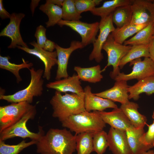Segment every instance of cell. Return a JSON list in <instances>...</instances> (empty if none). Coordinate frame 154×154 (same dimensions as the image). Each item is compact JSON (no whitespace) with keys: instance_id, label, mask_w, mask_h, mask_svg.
<instances>
[{"instance_id":"obj_1","label":"cell","mask_w":154,"mask_h":154,"mask_svg":"<svg viewBox=\"0 0 154 154\" xmlns=\"http://www.w3.org/2000/svg\"><path fill=\"white\" fill-rule=\"evenodd\" d=\"M39 154H72L76 150V135L66 128H51L37 141Z\"/></svg>"},{"instance_id":"obj_2","label":"cell","mask_w":154,"mask_h":154,"mask_svg":"<svg viewBox=\"0 0 154 154\" xmlns=\"http://www.w3.org/2000/svg\"><path fill=\"white\" fill-rule=\"evenodd\" d=\"M84 96L66 93L62 95L56 91L50 101L53 111L52 116L61 122L69 116L86 111Z\"/></svg>"},{"instance_id":"obj_3","label":"cell","mask_w":154,"mask_h":154,"mask_svg":"<svg viewBox=\"0 0 154 154\" xmlns=\"http://www.w3.org/2000/svg\"><path fill=\"white\" fill-rule=\"evenodd\" d=\"M63 127L76 135L83 132L95 133L103 130L106 123L97 111H86L71 116L61 122Z\"/></svg>"},{"instance_id":"obj_4","label":"cell","mask_w":154,"mask_h":154,"mask_svg":"<svg viewBox=\"0 0 154 154\" xmlns=\"http://www.w3.org/2000/svg\"><path fill=\"white\" fill-rule=\"evenodd\" d=\"M31 76L30 83L27 87L13 94H0V99L11 103L26 102L31 103L35 97L42 95L43 91L44 80L42 78L44 70L41 69L37 70L34 68L29 69Z\"/></svg>"},{"instance_id":"obj_5","label":"cell","mask_w":154,"mask_h":154,"mask_svg":"<svg viewBox=\"0 0 154 154\" xmlns=\"http://www.w3.org/2000/svg\"><path fill=\"white\" fill-rule=\"evenodd\" d=\"M36 113V106L35 105L18 121L0 132V140L4 141L19 137L24 139L28 138L31 140L38 141L45 134L42 127L39 126L38 132L35 133L30 131L26 125L29 120L34 118Z\"/></svg>"},{"instance_id":"obj_6","label":"cell","mask_w":154,"mask_h":154,"mask_svg":"<svg viewBox=\"0 0 154 154\" xmlns=\"http://www.w3.org/2000/svg\"><path fill=\"white\" fill-rule=\"evenodd\" d=\"M131 47V45H125L117 42L110 34L102 47V49L107 53L108 62L106 66L102 70V71H105L108 67L112 66L113 70L110 72V76L112 79H114L120 72L119 64L121 60Z\"/></svg>"},{"instance_id":"obj_7","label":"cell","mask_w":154,"mask_h":154,"mask_svg":"<svg viewBox=\"0 0 154 154\" xmlns=\"http://www.w3.org/2000/svg\"><path fill=\"white\" fill-rule=\"evenodd\" d=\"M34 106L23 102L0 106V132L18 121Z\"/></svg>"},{"instance_id":"obj_8","label":"cell","mask_w":154,"mask_h":154,"mask_svg":"<svg viewBox=\"0 0 154 154\" xmlns=\"http://www.w3.org/2000/svg\"><path fill=\"white\" fill-rule=\"evenodd\" d=\"M132 65V70L130 73L120 72L114 80L127 81L135 79L138 81L154 76V63L150 57H145L143 60L141 58L135 59L130 62L129 66Z\"/></svg>"},{"instance_id":"obj_9","label":"cell","mask_w":154,"mask_h":154,"mask_svg":"<svg viewBox=\"0 0 154 154\" xmlns=\"http://www.w3.org/2000/svg\"><path fill=\"white\" fill-rule=\"evenodd\" d=\"M57 24L60 27H69L78 33L81 37V42L84 47L94 43L99 29V22H98L88 23L80 20L68 21L62 19Z\"/></svg>"},{"instance_id":"obj_10","label":"cell","mask_w":154,"mask_h":154,"mask_svg":"<svg viewBox=\"0 0 154 154\" xmlns=\"http://www.w3.org/2000/svg\"><path fill=\"white\" fill-rule=\"evenodd\" d=\"M112 13L101 19L99 25V33L93 44V49L89 56L90 61L94 60L97 62H100L104 58L102 52L103 46L110 33L116 29L112 21Z\"/></svg>"},{"instance_id":"obj_11","label":"cell","mask_w":154,"mask_h":154,"mask_svg":"<svg viewBox=\"0 0 154 154\" xmlns=\"http://www.w3.org/2000/svg\"><path fill=\"white\" fill-rule=\"evenodd\" d=\"M131 23L140 25L154 22L153 0H132Z\"/></svg>"},{"instance_id":"obj_12","label":"cell","mask_w":154,"mask_h":154,"mask_svg":"<svg viewBox=\"0 0 154 154\" xmlns=\"http://www.w3.org/2000/svg\"><path fill=\"white\" fill-rule=\"evenodd\" d=\"M25 16V14L22 13H12L11 14L9 23L1 31L0 36L7 37L11 40V43L8 46V48H15L18 45L29 48L27 44L23 41L20 31L21 21Z\"/></svg>"},{"instance_id":"obj_13","label":"cell","mask_w":154,"mask_h":154,"mask_svg":"<svg viewBox=\"0 0 154 154\" xmlns=\"http://www.w3.org/2000/svg\"><path fill=\"white\" fill-rule=\"evenodd\" d=\"M29 44L34 46V48L31 49L18 45L17 47L28 53L36 56L42 62L44 66L43 78L49 80L51 77V70L52 67L57 63L56 51L50 52L45 50L35 41L30 42Z\"/></svg>"},{"instance_id":"obj_14","label":"cell","mask_w":154,"mask_h":154,"mask_svg":"<svg viewBox=\"0 0 154 154\" xmlns=\"http://www.w3.org/2000/svg\"><path fill=\"white\" fill-rule=\"evenodd\" d=\"M56 45L58 67L55 79L58 80L69 76L67 68L68 60L72 53L75 50L84 47L81 42L76 40L72 41L68 48H62L57 44Z\"/></svg>"},{"instance_id":"obj_15","label":"cell","mask_w":154,"mask_h":154,"mask_svg":"<svg viewBox=\"0 0 154 154\" xmlns=\"http://www.w3.org/2000/svg\"><path fill=\"white\" fill-rule=\"evenodd\" d=\"M108 141L109 149L113 154H132L125 131L111 127Z\"/></svg>"},{"instance_id":"obj_16","label":"cell","mask_w":154,"mask_h":154,"mask_svg":"<svg viewBox=\"0 0 154 154\" xmlns=\"http://www.w3.org/2000/svg\"><path fill=\"white\" fill-rule=\"evenodd\" d=\"M84 90V107L86 111H103L108 108H118L114 102L97 96L92 93L90 86H87Z\"/></svg>"},{"instance_id":"obj_17","label":"cell","mask_w":154,"mask_h":154,"mask_svg":"<svg viewBox=\"0 0 154 154\" xmlns=\"http://www.w3.org/2000/svg\"><path fill=\"white\" fill-rule=\"evenodd\" d=\"M77 75L74 74L72 76L50 82L46 85L48 88L55 90L61 93L70 92L80 96H84V89Z\"/></svg>"},{"instance_id":"obj_18","label":"cell","mask_w":154,"mask_h":154,"mask_svg":"<svg viewBox=\"0 0 154 154\" xmlns=\"http://www.w3.org/2000/svg\"><path fill=\"white\" fill-rule=\"evenodd\" d=\"M129 86L127 81H116L114 86L110 89L102 92L94 93L97 96L117 102L121 104L129 102L128 89Z\"/></svg>"},{"instance_id":"obj_19","label":"cell","mask_w":154,"mask_h":154,"mask_svg":"<svg viewBox=\"0 0 154 154\" xmlns=\"http://www.w3.org/2000/svg\"><path fill=\"white\" fill-rule=\"evenodd\" d=\"M97 112L106 124L116 129L125 131L133 125L120 108L114 109L110 112Z\"/></svg>"},{"instance_id":"obj_20","label":"cell","mask_w":154,"mask_h":154,"mask_svg":"<svg viewBox=\"0 0 154 154\" xmlns=\"http://www.w3.org/2000/svg\"><path fill=\"white\" fill-rule=\"evenodd\" d=\"M125 132L132 154H139L150 150L140 141L141 137L145 132L144 127L136 128L132 125Z\"/></svg>"},{"instance_id":"obj_21","label":"cell","mask_w":154,"mask_h":154,"mask_svg":"<svg viewBox=\"0 0 154 154\" xmlns=\"http://www.w3.org/2000/svg\"><path fill=\"white\" fill-rule=\"evenodd\" d=\"M128 91L129 100H138L140 95L145 93L147 95L154 94V76L148 77L138 81L133 85L129 86Z\"/></svg>"},{"instance_id":"obj_22","label":"cell","mask_w":154,"mask_h":154,"mask_svg":"<svg viewBox=\"0 0 154 154\" xmlns=\"http://www.w3.org/2000/svg\"><path fill=\"white\" fill-rule=\"evenodd\" d=\"M138 105L132 102L121 104L120 108L126 115L133 126L136 128L144 127L147 124L146 117L138 111Z\"/></svg>"},{"instance_id":"obj_23","label":"cell","mask_w":154,"mask_h":154,"mask_svg":"<svg viewBox=\"0 0 154 154\" xmlns=\"http://www.w3.org/2000/svg\"><path fill=\"white\" fill-rule=\"evenodd\" d=\"M74 70L79 79L85 82L95 83L100 82L103 78L99 65L86 68L75 66Z\"/></svg>"},{"instance_id":"obj_24","label":"cell","mask_w":154,"mask_h":154,"mask_svg":"<svg viewBox=\"0 0 154 154\" xmlns=\"http://www.w3.org/2000/svg\"><path fill=\"white\" fill-rule=\"evenodd\" d=\"M149 24L136 25L130 23L120 28H116L111 34L116 41L123 44L128 38L136 34Z\"/></svg>"},{"instance_id":"obj_25","label":"cell","mask_w":154,"mask_h":154,"mask_svg":"<svg viewBox=\"0 0 154 154\" xmlns=\"http://www.w3.org/2000/svg\"><path fill=\"white\" fill-rule=\"evenodd\" d=\"M154 22L149 24L124 43L125 45L149 44L153 37Z\"/></svg>"},{"instance_id":"obj_26","label":"cell","mask_w":154,"mask_h":154,"mask_svg":"<svg viewBox=\"0 0 154 154\" xmlns=\"http://www.w3.org/2000/svg\"><path fill=\"white\" fill-rule=\"evenodd\" d=\"M132 0H112L106 1L99 7L94 8L90 12L94 15L106 17L112 13L117 7L125 5H131Z\"/></svg>"},{"instance_id":"obj_27","label":"cell","mask_w":154,"mask_h":154,"mask_svg":"<svg viewBox=\"0 0 154 154\" xmlns=\"http://www.w3.org/2000/svg\"><path fill=\"white\" fill-rule=\"evenodd\" d=\"M131 5L118 7L112 13V21L116 28H120L130 23L132 16Z\"/></svg>"},{"instance_id":"obj_28","label":"cell","mask_w":154,"mask_h":154,"mask_svg":"<svg viewBox=\"0 0 154 154\" xmlns=\"http://www.w3.org/2000/svg\"><path fill=\"white\" fill-rule=\"evenodd\" d=\"M39 9L46 14L48 18V21L45 23L47 27L54 26L62 19V8L52 3L46 2L41 5Z\"/></svg>"},{"instance_id":"obj_29","label":"cell","mask_w":154,"mask_h":154,"mask_svg":"<svg viewBox=\"0 0 154 154\" xmlns=\"http://www.w3.org/2000/svg\"><path fill=\"white\" fill-rule=\"evenodd\" d=\"M149 44L132 46L127 53L123 58L119 64L120 69L122 68L127 63L141 57H150Z\"/></svg>"},{"instance_id":"obj_30","label":"cell","mask_w":154,"mask_h":154,"mask_svg":"<svg viewBox=\"0 0 154 154\" xmlns=\"http://www.w3.org/2000/svg\"><path fill=\"white\" fill-rule=\"evenodd\" d=\"M10 57L9 56H3L0 55V68L9 71L13 74L16 78L17 83L22 81V79L20 75V70L24 68L29 69L33 64L32 62L28 63L22 58L23 63L19 64L10 62L9 59Z\"/></svg>"},{"instance_id":"obj_31","label":"cell","mask_w":154,"mask_h":154,"mask_svg":"<svg viewBox=\"0 0 154 154\" xmlns=\"http://www.w3.org/2000/svg\"><path fill=\"white\" fill-rule=\"evenodd\" d=\"M83 132L76 135V150L77 154H90L93 151L94 134Z\"/></svg>"},{"instance_id":"obj_32","label":"cell","mask_w":154,"mask_h":154,"mask_svg":"<svg viewBox=\"0 0 154 154\" xmlns=\"http://www.w3.org/2000/svg\"><path fill=\"white\" fill-rule=\"evenodd\" d=\"M37 142V141L35 140L26 142L23 140L17 144L10 145L0 140V154H19L24 149L36 144Z\"/></svg>"},{"instance_id":"obj_33","label":"cell","mask_w":154,"mask_h":154,"mask_svg":"<svg viewBox=\"0 0 154 154\" xmlns=\"http://www.w3.org/2000/svg\"><path fill=\"white\" fill-rule=\"evenodd\" d=\"M62 19L66 21L79 20L82 18L77 11L74 0H64L62 6Z\"/></svg>"},{"instance_id":"obj_34","label":"cell","mask_w":154,"mask_h":154,"mask_svg":"<svg viewBox=\"0 0 154 154\" xmlns=\"http://www.w3.org/2000/svg\"><path fill=\"white\" fill-rule=\"evenodd\" d=\"M93 151L97 154H103L108 147V134L103 130L94 133Z\"/></svg>"},{"instance_id":"obj_35","label":"cell","mask_w":154,"mask_h":154,"mask_svg":"<svg viewBox=\"0 0 154 154\" xmlns=\"http://www.w3.org/2000/svg\"><path fill=\"white\" fill-rule=\"evenodd\" d=\"M74 0L76 9L80 14L84 12L90 11L102 1V0Z\"/></svg>"},{"instance_id":"obj_36","label":"cell","mask_w":154,"mask_h":154,"mask_svg":"<svg viewBox=\"0 0 154 154\" xmlns=\"http://www.w3.org/2000/svg\"><path fill=\"white\" fill-rule=\"evenodd\" d=\"M147 125L148 130L143 134L140 141L143 144L151 149L154 147V120L152 124Z\"/></svg>"},{"instance_id":"obj_37","label":"cell","mask_w":154,"mask_h":154,"mask_svg":"<svg viewBox=\"0 0 154 154\" xmlns=\"http://www.w3.org/2000/svg\"><path fill=\"white\" fill-rule=\"evenodd\" d=\"M46 29L42 25L37 27L35 33V36L37 40V43L42 48L47 39L46 35Z\"/></svg>"},{"instance_id":"obj_38","label":"cell","mask_w":154,"mask_h":154,"mask_svg":"<svg viewBox=\"0 0 154 154\" xmlns=\"http://www.w3.org/2000/svg\"><path fill=\"white\" fill-rule=\"evenodd\" d=\"M56 44L50 40L47 39L45 42L43 48L45 50L53 52L56 48Z\"/></svg>"},{"instance_id":"obj_39","label":"cell","mask_w":154,"mask_h":154,"mask_svg":"<svg viewBox=\"0 0 154 154\" xmlns=\"http://www.w3.org/2000/svg\"><path fill=\"white\" fill-rule=\"evenodd\" d=\"M11 16L10 14L8 13L4 8L3 3V0H0V17L2 19H5L9 18Z\"/></svg>"},{"instance_id":"obj_40","label":"cell","mask_w":154,"mask_h":154,"mask_svg":"<svg viewBox=\"0 0 154 154\" xmlns=\"http://www.w3.org/2000/svg\"><path fill=\"white\" fill-rule=\"evenodd\" d=\"M150 58L154 63V37L153 36L149 45Z\"/></svg>"},{"instance_id":"obj_41","label":"cell","mask_w":154,"mask_h":154,"mask_svg":"<svg viewBox=\"0 0 154 154\" xmlns=\"http://www.w3.org/2000/svg\"><path fill=\"white\" fill-rule=\"evenodd\" d=\"M40 0H32L30 5V9L33 15L36 7L38 5Z\"/></svg>"},{"instance_id":"obj_42","label":"cell","mask_w":154,"mask_h":154,"mask_svg":"<svg viewBox=\"0 0 154 154\" xmlns=\"http://www.w3.org/2000/svg\"><path fill=\"white\" fill-rule=\"evenodd\" d=\"M64 1V0H46V2L52 3L61 7Z\"/></svg>"},{"instance_id":"obj_43","label":"cell","mask_w":154,"mask_h":154,"mask_svg":"<svg viewBox=\"0 0 154 154\" xmlns=\"http://www.w3.org/2000/svg\"><path fill=\"white\" fill-rule=\"evenodd\" d=\"M139 154H154V151L153 150H149Z\"/></svg>"},{"instance_id":"obj_44","label":"cell","mask_w":154,"mask_h":154,"mask_svg":"<svg viewBox=\"0 0 154 154\" xmlns=\"http://www.w3.org/2000/svg\"><path fill=\"white\" fill-rule=\"evenodd\" d=\"M152 118L154 119V111H153V115L152 116Z\"/></svg>"},{"instance_id":"obj_45","label":"cell","mask_w":154,"mask_h":154,"mask_svg":"<svg viewBox=\"0 0 154 154\" xmlns=\"http://www.w3.org/2000/svg\"><path fill=\"white\" fill-rule=\"evenodd\" d=\"M153 36L154 37V33H153Z\"/></svg>"},{"instance_id":"obj_46","label":"cell","mask_w":154,"mask_h":154,"mask_svg":"<svg viewBox=\"0 0 154 154\" xmlns=\"http://www.w3.org/2000/svg\"><path fill=\"white\" fill-rule=\"evenodd\" d=\"M153 3H154V0H153Z\"/></svg>"}]
</instances>
